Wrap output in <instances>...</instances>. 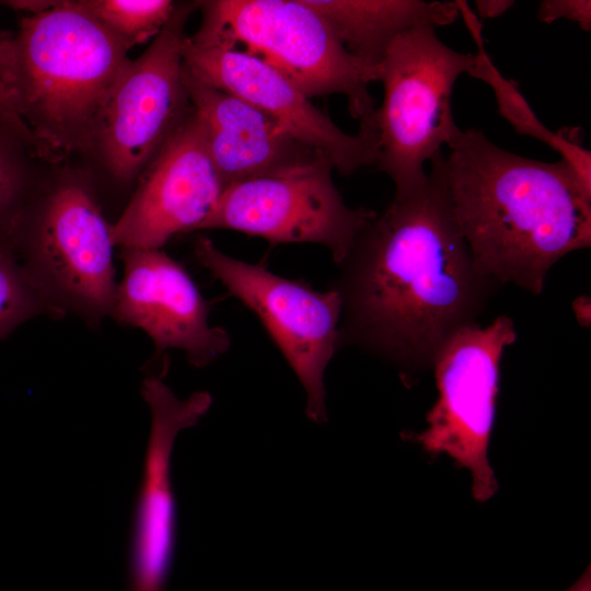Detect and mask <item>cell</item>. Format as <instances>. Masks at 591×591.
<instances>
[{
  "label": "cell",
  "mask_w": 591,
  "mask_h": 591,
  "mask_svg": "<svg viewBox=\"0 0 591 591\" xmlns=\"http://www.w3.org/2000/svg\"><path fill=\"white\" fill-rule=\"evenodd\" d=\"M394 198L360 231L333 289L341 302L340 345L396 368L404 382L428 369L459 329L477 323L496 285L476 268L453 217L442 174Z\"/></svg>",
  "instance_id": "1"
},
{
  "label": "cell",
  "mask_w": 591,
  "mask_h": 591,
  "mask_svg": "<svg viewBox=\"0 0 591 591\" xmlns=\"http://www.w3.org/2000/svg\"><path fill=\"white\" fill-rule=\"evenodd\" d=\"M448 147L444 186L476 268L541 294L559 259L591 245V193L565 160L509 152L479 129L460 128Z\"/></svg>",
  "instance_id": "2"
},
{
  "label": "cell",
  "mask_w": 591,
  "mask_h": 591,
  "mask_svg": "<svg viewBox=\"0 0 591 591\" xmlns=\"http://www.w3.org/2000/svg\"><path fill=\"white\" fill-rule=\"evenodd\" d=\"M132 47L78 1H54L26 15L13 37H0L10 103L51 161L94 147L101 111Z\"/></svg>",
  "instance_id": "3"
},
{
  "label": "cell",
  "mask_w": 591,
  "mask_h": 591,
  "mask_svg": "<svg viewBox=\"0 0 591 591\" xmlns=\"http://www.w3.org/2000/svg\"><path fill=\"white\" fill-rule=\"evenodd\" d=\"M201 24L187 39L237 49L265 61L306 96L340 94L352 118L375 111L373 70L356 59L326 20L305 0L199 1Z\"/></svg>",
  "instance_id": "4"
},
{
  "label": "cell",
  "mask_w": 591,
  "mask_h": 591,
  "mask_svg": "<svg viewBox=\"0 0 591 591\" xmlns=\"http://www.w3.org/2000/svg\"><path fill=\"white\" fill-rule=\"evenodd\" d=\"M433 27L397 36L376 67L383 101L372 113L378 135L376 165L395 186L394 198L409 196L428 179L425 164L460 130L452 93L475 56L447 46Z\"/></svg>",
  "instance_id": "5"
},
{
  "label": "cell",
  "mask_w": 591,
  "mask_h": 591,
  "mask_svg": "<svg viewBox=\"0 0 591 591\" xmlns=\"http://www.w3.org/2000/svg\"><path fill=\"white\" fill-rule=\"evenodd\" d=\"M518 334L513 321L497 316L490 324L467 325L437 352L433 370L438 397L426 415L427 427L406 438L437 456L449 455L472 475V495L489 500L498 483L488 460L505 350Z\"/></svg>",
  "instance_id": "6"
},
{
  "label": "cell",
  "mask_w": 591,
  "mask_h": 591,
  "mask_svg": "<svg viewBox=\"0 0 591 591\" xmlns=\"http://www.w3.org/2000/svg\"><path fill=\"white\" fill-rule=\"evenodd\" d=\"M322 154L224 187L199 225L260 236L274 244L317 243L339 265L378 212L348 207Z\"/></svg>",
  "instance_id": "7"
},
{
  "label": "cell",
  "mask_w": 591,
  "mask_h": 591,
  "mask_svg": "<svg viewBox=\"0 0 591 591\" xmlns=\"http://www.w3.org/2000/svg\"><path fill=\"white\" fill-rule=\"evenodd\" d=\"M194 254L230 294L258 316L305 391L308 417L325 421V370L341 346L337 291H315L262 264L234 258L207 236L197 237Z\"/></svg>",
  "instance_id": "8"
},
{
  "label": "cell",
  "mask_w": 591,
  "mask_h": 591,
  "mask_svg": "<svg viewBox=\"0 0 591 591\" xmlns=\"http://www.w3.org/2000/svg\"><path fill=\"white\" fill-rule=\"evenodd\" d=\"M196 3L176 4L149 48L120 73L101 111L94 147L111 174L129 182L147 167L192 105L183 81L186 21Z\"/></svg>",
  "instance_id": "9"
},
{
  "label": "cell",
  "mask_w": 591,
  "mask_h": 591,
  "mask_svg": "<svg viewBox=\"0 0 591 591\" xmlns=\"http://www.w3.org/2000/svg\"><path fill=\"white\" fill-rule=\"evenodd\" d=\"M109 224L92 194L66 183L45 200L25 269L59 314L90 324L111 314L117 282Z\"/></svg>",
  "instance_id": "10"
},
{
  "label": "cell",
  "mask_w": 591,
  "mask_h": 591,
  "mask_svg": "<svg viewBox=\"0 0 591 591\" xmlns=\"http://www.w3.org/2000/svg\"><path fill=\"white\" fill-rule=\"evenodd\" d=\"M183 61L200 81L270 116L298 141L325 155L340 174L376 165L378 135L371 117L360 123L357 134L345 132L287 77L237 49L195 45L186 36Z\"/></svg>",
  "instance_id": "11"
},
{
  "label": "cell",
  "mask_w": 591,
  "mask_h": 591,
  "mask_svg": "<svg viewBox=\"0 0 591 591\" xmlns=\"http://www.w3.org/2000/svg\"><path fill=\"white\" fill-rule=\"evenodd\" d=\"M224 185L192 111L142 172L138 188L112 224L115 246L155 250L174 235L198 230Z\"/></svg>",
  "instance_id": "12"
},
{
  "label": "cell",
  "mask_w": 591,
  "mask_h": 591,
  "mask_svg": "<svg viewBox=\"0 0 591 591\" xmlns=\"http://www.w3.org/2000/svg\"><path fill=\"white\" fill-rule=\"evenodd\" d=\"M121 259L111 316L142 329L157 354L181 350L197 368L229 350V333L210 324L209 304L178 262L162 248L123 247Z\"/></svg>",
  "instance_id": "13"
},
{
  "label": "cell",
  "mask_w": 591,
  "mask_h": 591,
  "mask_svg": "<svg viewBox=\"0 0 591 591\" xmlns=\"http://www.w3.org/2000/svg\"><path fill=\"white\" fill-rule=\"evenodd\" d=\"M141 394L150 408L151 428L135 509L129 591H164L176 535L172 451L177 434L198 422L212 398L207 392H196L179 399L163 382L162 374L147 376Z\"/></svg>",
  "instance_id": "14"
},
{
  "label": "cell",
  "mask_w": 591,
  "mask_h": 591,
  "mask_svg": "<svg viewBox=\"0 0 591 591\" xmlns=\"http://www.w3.org/2000/svg\"><path fill=\"white\" fill-rule=\"evenodd\" d=\"M183 81L224 187L321 154L257 107L200 81L184 65Z\"/></svg>",
  "instance_id": "15"
},
{
  "label": "cell",
  "mask_w": 591,
  "mask_h": 591,
  "mask_svg": "<svg viewBox=\"0 0 591 591\" xmlns=\"http://www.w3.org/2000/svg\"><path fill=\"white\" fill-rule=\"evenodd\" d=\"M331 25L345 48L373 70L401 34L438 27L460 16L456 1L305 0Z\"/></svg>",
  "instance_id": "16"
},
{
  "label": "cell",
  "mask_w": 591,
  "mask_h": 591,
  "mask_svg": "<svg viewBox=\"0 0 591 591\" xmlns=\"http://www.w3.org/2000/svg\"><path fill=\"white\" fill-rule=\"evenodd\" d=\"M456 3L477 47L468 74L491 86L498 113L518 134L533 137L557 151L573 169L584 188L591 193V152L582 147L581 129L566 127L554 132L537 118L517 83L505 78L486 53L478 16L472 12L466 1L456 0Z\"/></svg>",
  "instance_id": "17"
},
{
  "label": "cell",
  "mask_w": 591,
  "mask_h": 591,
  "mask_svg": "<svg viewBox=\"0 0 591 591\" xmlns=\"http://www.w3.org/2000/svg\"><path fill=\"white\" fill-rule=\"evenodd\" d=\"M78 3L134 46L155 37L176 7L170 0H80Z\"/></svg>",
  "instance_id": "18"
},
{
  "label": "cell",
  "mask_w": 591,
  "mask_h": 591,
  "mask_svg": "<svg viewBox=\"0 0 591 591\" xmlns=\"http://www.w3.org/2000/svg\"><path fill=\"white\" fill-rule=\"evenodd\" d=\"M42 313L60 315L25 267L11 253L0 248V339L23 322Z\"/></svg>",
  "instance_id": "19"
},
{
  "label": "cell",
  "mask_w": 591,
  "mask_h": 591,
  "mask_svg": "<svg viewBox=\"0 0 591 591\" xmlns=\"http://www.w3.org/2000/svg\"><path fill=\"white\" fill-rule=\"evenodd\" d=\"M537 19L543 23L567 19L578 23L581 30L589 32L591 30V1L544 0L538 5Z\"/></svg>",
  "instance_id": "20"
},
{
  "label": "cell",
  "mask_w": 591,
  "mask_h": 591,
  "mask_svg": "<svg viewBox=\"0 0 591 591\" xmlns=\"http://www.w3.org/2000/svg\"><path fill=\"white\" fill-rule=\"evenodd\" d=\"M0 125L26 144L40 159L51 161L49 154L36 139L27 125L12 107L5 88L0 79Z\"/></svg>",
  "instance_id": "21"
},
{
  "label": "cell",
  "mask_w": 591,
  "mask_h": 591,
  "mask_svg": "<svg viewBox=\"0 0 591 591\" xmlns=\"http://www.w3.org/2000/svg\"><path fill=\"white\" fill-rule=\"evenodd\" d=\"M21 189L20 172L0 144V216L14 202Z\"/></svg>",
  "instance_id": "22"
},
{
  "label": "cell",
  "mask_w": 591,
  "mask_h": 591,
  "mask_svg": "<svg viewBox=\"0 0 591 591\" xmlns=\"http://www.w3.org/2000/svg\"><path fill=\"white\" fill-rule=\"evenodd\" d=\"M477 13L483 19H494L508 11L515 1L512 0H477L475 1Z\"/></svg>",
  "instance_id": "23"
},
{
  "label": "cell",
  "mask_w": 591,
  "mask_h": 591,
  "mask_svg": "<svg viewBox=\"0 0 591 591\" xmlns=\"http://www.w3.org/2000/svg\"><path fill=\"white\" fill-rule=\"evenodd\" d=\"M572 309L577 322L584 327H589L591 320V302L589 297L581 296L577 298L572 302Z\"/></svg>",
  "instance_id": "24"
},
{
  "label": "cell",
  "mask_w": 591,
  "mask_h": 591,
  "mask_svg": "<svg viewBox=\"0 0 591 591\" xmlns=\"http://www.w3.org/2000/svg\"><path fill=\"white\" fill-rule=\"evenodd\" d=\"M565 591H591V566L588 565L578 580Z\"/></svg>",
  "instance_id": "25"
}]
</instances>
